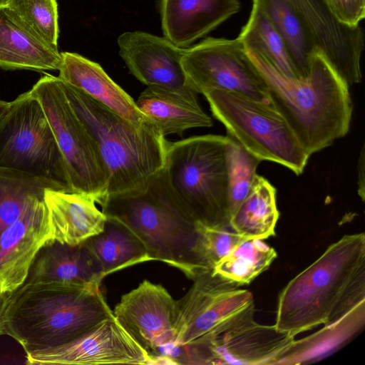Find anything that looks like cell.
Instances as JSON below:
<instances>
[{
  "instance_id": "6da1fadb",
  "label": "cell",
  "mask_w": 365,
  "mask_h": 365,
  "mask_svg": "<svg viewBox=\"0 0 365 365\" xmlns=\"http://www.w3.org/2000/svg\"><path fill=\"white\" fill-rule=\"evenodd\" d=\"M364 300L365 235H346L282 289L274 326L294 337L338 320Z\"/></svg>"
},
{
  "instance_id": "7a4b0ae2",
  "label": "cell",
  "mask_w": 365,
  "mask_h": 365,
  "mask_svg": "<svg viewBox=\"0 0 365 365\" xmlns=\"http://www.w3.org/2000/svg\"><path fill=\"white\" fill-rule=\"evenodd\" d=\"M244 48L267 85L270 104L309 155L349 132L353 110L349 86L321 51L317 49L312 54L307 75L294 78Z\"/></svg>"
},
{
  "instance_id": "3957f363",
  "label": "cell",
  "mask_w": 365,
  "mask_h": 365,
  "mask_svg": "<svg viewBox=\"0 0 365 365\" xmlns=\"http://www.w3.org/2000/svg\"><path fill=\"white\" fill-rule=\"evenodd\" d=\"M163 168L143 187L107 195L99 205L106 217L123 223L140 239L152 260L192 279L212 269L202 254L197 223L180 207Z\"/></svg>"
},
{
  "instance_id": "277c9868",
  "label": "cell",
  "mask_w": 365,
  "mask_h": 365,
  "mask_svg": "<svg viewBox=\"0 0 365 365\" xmlns=\"http://www.w3.org/2000/svg\"><path fill=\"white\" fill-rule=\"evenodd\" d=\"M113 314L100 286L24 284L12 293L5 332L27 354L68 344Z\"/></svg>"
},
{
  "instance_id": "5b68a950",
  "label": "cell",
  "mask_w": 365,
  "mask_h": 365,
  "mask_svg": "<svg viewBox=\"0 0 365 365\" xmlns=\"http://www.w3.org/2000/svg\"><path fill=\"white\" fill-rule=\"evenodd\" d=\"M60 81L103 163L106 195L145 186L164 165L165 137L149 120L136 127L78 88Z\"/></svg>"
},
{
  "instance_id": "8992f818",
  "label": "cell",
  "mask_w": 365,
  "mask_h": 365,
  "mask_svg": "<svg viewBox=\"0 0 365 365\" xmlns=\"http://www.w3.org/2000/svg\"><path fill=\"white\" fill-rule=\"evenodd\" d=\"M229 136L206 135L168 142L163 170L184 212L195 222L230 227Z\"/></svg>"
},
{
  "instance_id": "52a82bcc",
  "label": "cell",
  "mask_w": 365,
  "mask_h": 365,
  "mask_svg": "<svg viewBox=\"0 0 365 365\" xmlns=\"http://www.w3.org/2000/svg\"><path fill=\"white\" fill-rule=\"evenodd\" d=\"M212 115L232 138L262 160L282 165L301 174L310 157L282 115L269 103L222 91L202 93Z\"/></svg>"
},
{
  "instance_id": "ba28073f",
  "label": "cell",
  "mask_w": 365,
  "mask_h": 365,
  "mask_svg": "<svg viewBox=\"0 0 365 365\" xmlns=\"http://www.w3.org/2000/svg\"><path fill=\"white\" fill-rule=\"evenodd\" d=\"M0 168L46 179L73 192L48 120L30 91L9 102L0 120Z\"/></svg>"
},
{
  "instance_id": "9c48e42d",
  "label": "cell",
  "mask_w": 365,
  "mask_h": 365,
  "mask_svg": "<svg viewBox=\"0 0 365 365\" xmlns=\"http://www.w3.org/2000/svg\"><path fill=\"white\" fill-rule=\"evenodd\" d=\"M255 304L232 314L195 344L176 346L178 364L272 365L294 337L254 319Z\"/></svg>"
},
{
  "instance_id": "30bf717a",
  "label": "cell",
  "mask_w": 365,
  "mask_h": 365,
  "mask_svg": "<svg viewBox=\"0 0 365 365\" xmlns=\"http://www.w3.org/2000/svg\"><path fill=\"white\" fill-rule=\"evenodd\" d=\"M41 103L63 157L73 192L106 196L108 175L98 150L71 108L58 77L46 75L30 90Z\"/></svg>"
},
{
  "instance_id": "8fae6325",
  "label": "cell",
  "mask_w": 365,
  "mask_h": 365,
  "mask_svg": "<svg viewBox=\"0 0 365 365\" xmlns=\"http://www.w3.org/2000/svg\"><path fill=\"white\" fill-rule=\"evenodd\" d=\"M181 63L195 93L222 90L270 104L267 85L237 38L207 37L184 48Z\"/></svg>"
},
{
  "instance_id": "7c38bea8",
  "label": "cell",
  "mask_w": 365,
  "mask_h": 365,
  "mask_svg": "<svg viewBox=\"0 0 365 365\" xmlns=\"http://www.w3.org/2000/svg\"><path fill=\"white\" fill-rule=\"evenodd\" d=\"M187 293L176 300L175 346L195 344L232 314L254 302L252 294L212 269L192 279Z\"/></svg>"
},
{
  "instance_id": "4fadbf2b",
  "label": "cell",
  "mask_w": 365,
  "mask_h": 365,
  "mask_svg": "<svg viewBox=\"0 0 365 365\" xmlns=\"http://www.w3.org/2000/svg\"><path fill=\"white\" fill-rule=\"evenodd\" d=\"M26 364L146 365L155 361L113 314L68 344L26 354Z\"/></svg>"
},
{
  "instance_id": "5bb4252c",
  "label": "cell",
  "mask_w": 365,
  "mask_h": 365,
  "mask_svg": "<svg viewBox=\"0 0 365 365\" xmlns=\"http://www.w3.org/2000/svg\"><path fill=\"white\" fill-rule=\"evenodd\" d=\"M113 313L155 364L163 348L175 346L176 300L162 285L143 280L121 297Z\"/></svg>"
},
{
  "instance_id": "9a60e30c",
  "label": "cell",
  "mask_w": 365,
  "mask_h": 365,
  "mask_svg": "<svg viewBox=\"0 0 365 365\" xmlns=\"http://www.w3.org/2000/svg\"><path fill=\"white\" fill-rule=\"evenodd\" d=\"M117 43L130 73L147 87L195 93L188 87L182 66L184 48L164 36L141 31L124 32Z\"/></svg>"
},
{
  "instance_id": "2e32d148",
  "label": "cell",
  "mask_w": 365,
  "mask_h": 365,
  "mask_svg": "<svg viewBox=\"0 0 365 365\" xmlns=\"http://www.w3.org/2000/svg\"><path fill=\"white\" fill-rule=\"evenodd\" d=\"M307 26L317 47L346 83L361 77V58L364 49L363 29L339 23L323 0H286Z\"/></svg>"
},
{
  "instance_id": "e0dca14e",
  "label": "cell",
  "mask_w": 365,
  "mask_h": 365,
  "mask_svg": "<svg viewBox=\"0 0 365 365\" xmlns=\"http://www.w3.org/2000/svg\"><path fill=\"white\" fill-rule=\"evenodd\" d=\"M52 239L43 199L0 235V292H13L22 286L38 251Z\"/></svg>"
},
{
  "instance_id": "ac0fdd59",
  "label": "cell",
  "mask_w": 365,
  "mask_h": 365,
  "mask_svg": "<svg viewBox=\"0 0 365 365\" xmlns=\"http://www.w3.org/2000/svg\"><path fill=\"white\" fill-rule=\"evenodd\" d=\"M238 0H160L164 37L179 48L190 47L240 9Z\"/></svg>"
},
{
  "instance_id": "d6986e66",
  "label": "cell",
  "mask_w": 365,
  "mask_h": 365,
  "mask_svg": "<svg viewBox=\"0 0 365 365\" xmlns=\"http://www.w3.org/2000/svg\"><path fill=\"white\" fill-rule=\"evenodd\" d=\"M101 269L83 243L47 241L36 255L24 284L100 286Z\"/></svg>"
},
{
  "instance_id": "ffe728a7",
  "label": "cell",
  "mask_w": 365,
  "mask_h": 365,
  "mask_svg": "<svg viewBox=\"0 0 365 365\" xmlns=\"http://www.w3.org/2000/svg\"><path fill=\"white\" fill-rule=\"evenodd\" d=\"M58 78L84 92L136 127L147 119L135 101L106 73L103 68L78 53H61Z\"/></svg>"
},
{
  "instance_id": "44dd1931",
  "label": "cell",
  "mask_w": 365,
  "mask_h": 365,
  "mask_svg": "<svg viewBox=\"0 0 365 365\" xmlns=\"http://www.w3.org/2000/svg\"><path fill=\"white\" fill-rule=\"evenodd\" d=\"M61 61L58 47L44 41L8 6L0 7V68L58 71Z\"/></svg>"
},
{
  "instance_id": "7402d4cb",
  "label": "cell",
  "mask_w": 365,
  "mask_h": 365,
  "mask_svg": "<svg viewBox=\"0 0 365 365\" xmlns=\"http://www.w3.org/2000/svg\"><path fill=\"white\" fill-rule=\"evenodd\" d=\"M44 202L53 240L76 245L103 230L106 216L91 195L47 188Z\"/></svg>"
},
{
  "instance_id": "603a6c76",
  "label": "cell",
  "mask_w": 365,
  "mask_h": 365,
  "mask_svg": "<svg viewBox=\"0 0 365 365\" xmlns=\"http://www.w3.org/2000/svg\"><path fill=\"white\" fill-rule=\"evenodd\" d=\"M195 93L147 87L135 103L162 135H182L183 132L190 128L212 125L211 118L198 104Z\"/></svg>"
},
{
  "instance_id": "cb8c5ba5",
  "label": "cell",
  "mask_w": 365,
  "mask_h": 365,
  "mask_svg": "<svg viewBox=\"0 0 365 365\" xmlns=\"http://www.w3.org/2000/svg\"><path fill=\"white\" fill-rule=\"evenodd\" d=\"M365 300L338 320L319 331L294 339L273 360L272 365H301L320 361L347 345L364 329Z\"/></svg>"
},
{
  "instance_id": "d4e9b609",
  "label": "cell",
  "mask_w": 365,
  "mask_h": 365,
  "mask_svg": "<svg viewBox=\"0 0 365 365\" xmlns=\"http://www.w3.org/2000/svg\"><path fill=\"white\" fill-rule=\"evenodd\" d=\"M103 278L128 267L151 261L140 239L119 221L106 217L103 231L83 242Z\"/></svg>"
},
{
  "instance_id": "484cf974",
  "label": "cell",
  "mask_w": 365,
  "mask_h": 365,
  "mask_svg": "<svg viewBox=\"0 0 365 365\" xmlns=\"http://www.w3.org/2000/svg\"><path fill=\"white\" fill-rule=\"evenodd\" d=\"M276 190L256 175L251 187L230 217V228L245 239L264 240L274 235L279 218Z\"/></svg>"
},
{
  "instance_id": "4316f807",
  "label": "cell",
  "mask_w": 365,
  "mask_h": 365,
  "mask_svg": "<svg viewBox=\"0 0 365 365\" xmlns=\"http://www.w3.org/2000/svg\"><path fill=\"white\" fill-rule=\"evenodd\" d=\"M237 38L282 74L299 78L283 39L258 0H252L248 20Z\"/></svg>"
},
{
  "instance_id": "83f0119b",
  "label": "cell",
  "mask_w": 365,
  "mask_h": 365,
  "mask_svg": "<svg viewBox=\"0 0 365 365\" xmlns=\"http://www.w3.org/2000/svg\"><path fill=\"white\" fill-rule=\"evenodd\" d=\"M258 1L283 39L299 77H305L318 49L305 23L286 0Z\"/></svg>"
},
{
  "instance_id": "f1b7e54d",
  "label": "cell",
  "mask_w": 365,
  "mask_h": 365,
  "mask_svg": "<svg viewBox=\"0 0 365 365\" xmlns=\"http://www.w3.org/2000/svg\"><path fill=\"white\" fill-rule=\"evenodd\" d=\"M47 188L65 191L48 180L0 168V235L43 200Z\"/></svg>"
},
{
  "instance_id": "f546056e",
  "label": "cell",
  "mask_w": 365,
  "mask_h": 365,
  "mask_svg": "<svg viewBox=\"0 0 365 365\" xmlns=\"http://www.w3.org/2000/svg\"><path fill=\"white\" fill-rule=\"evenodd\" d=\"M277 257L274 248L259 239H245L212 271L238 286L250 284Z\"/></svg>"
},
{
  "instance_id": "4dcf8cb0",
  "label": "cell",
  "mask_w": 365,
  "mask_h": 365,
  "mask_svg": "<svg viewBox=\"0 0 365 365\" xmlns=\"http://www.w3.org/2000/svg\"><path fill=\"white\" fill-rule=\"evenodd\" d=\"M6 6L44 41L58 47L59 27L56 0H9Z\"/></svg>"
},
{
  "instance_id": "1f68e13d",
  "label": "cell",
  "mask_w": 365,
  "mask_h": 365,
  "mask_svg": "<svg viewBox=\"0 0 365 365\" xmlns=\"http://www.w3.org/2000/svg\"><path fill=\"white\" fill-rule=\"evenodd\" d=\"M230 138L227 163L230 210L232 216L247 195L261 160L232 138Z\"/></svg>"
},
{
  "instance_id": "d6a6232c",
  "label": "cell",
  "mask_w": 365,
  "mask_h": 365,
  "mask_svg": "<svg viewBox=\"0 0 365 365\" xmlns=\"http://www.w3.org/2000/svg\"><path fill=\"white\" fill-rule=\"evenodd\" d=\"M203 256L212 269L245 238L230 227H209L197 223Z\"/></svg>"
},
{
  "instance_id": "836d02e7",
  "label": "cell",
  "mask_w": 365,
  "mask_h": 365,
  "mask_svg": "<svg viewBox=\"0 0 365 365\" xmlns=\"http://www.w3.org/2000/svg\"><path fill=\"white\" fill-rule=\"evenodd\" d=\"M331 15L341 24L357 27L365 16V0H323Z\"/></svg>"
},
{
  "instance_id": "e575fe53",
  "label": "cell",
  "mask_w": 365,
  "mask_h": 365,
  "mask_svg": "<svg viewBox=\"0 0 365 365\" xmlns=\"http://www.w3.org/2000/svg\"><path fill=\"white\" fill-rule=\"evenodd\" d=\"M13 292H0V336L5 334L6 312Z\"/></svg>"
},
{
  "instance_id": "d590c367",
  "label": "cell",
  "mask_w": 365,
  "mask_h": 365,
  "mask_svg": "<svg viewBox=\"0 0 365 365\" xmlns=\"http://www.w3.org/2000/svg\"><path fill=\"white\" fill-rule=\"evenodd\" d=\"M358 192L359 196L361 197L362 200H364V147L361 150V153L360 154V157L359 159V165H358Z\"/></svg>"
},
{
  "instance_id": "8d00e7d4",
  "label": "cell",
  "mask_w": 365,
  "mask_h": 365,
  "mask_svg": "<svg viewBox=\"0 0 365 365\" xmlns=\"http://www.w3.org/2000/svg\"><path fill=\"white\" fill-rule=\"evenodd\" d=\"M9 106V102H6L0 99V120L6 113Z\"/></svg>"
},
{
  "instance_id": "74e56055",
  "label": "cell",
  "mask_w": 365,
  "mask_h": 365,
  "mask_svg": "<svg viewBox=\"0 0 365 365\" xmlns=\"http://www.w3.org/2000/svg\"><path fill=\"white\" fill-rule=\"evenodd\" d=\"M8 1L9 0H0V7L6 6Z\"/></svg>"
}]
</instances>
